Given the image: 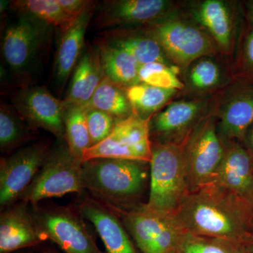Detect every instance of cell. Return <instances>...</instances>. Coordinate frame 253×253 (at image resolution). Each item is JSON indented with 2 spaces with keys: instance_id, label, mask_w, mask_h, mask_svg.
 I'll use <instances>...</instances> for the list:
<instances>
[{
  "instance_id": "obj_1",
  "label": "cell",
  "mask_w": 253,
  "mask_h": 253,
  "mask_svg": "<svg viewBox=\"0 0 253 253\" xmlns=\"http://www.w3.org/2000/svg\"><path fill=\"white\" fill-rule=\"evenodd\" d=\"M174 214L194 235L241 242L251 234L246 203L212 184L188 192Z\"/></svg>"
},
{
  "instance_id": "obj_2",
  "label": "cell",
  "mask_w": 253,
  "mask_h": 253,
  "mask_svg": "<svg viewBox=\"0 0 253 253\" xmlns=\"http://www.w3.org/2000/svg\"><path fill=\"white\" fill-rule=\"evenodd\" d=\"M84 191L116 211L142 206L150 182V164L144 161L94 158L82 164Z\"/></svg>"
},
{
  "instance_id": "obj_3",
  "label": "cell",
  "mask_w": 253,
  "mask_h": 253,
  "mask_svg": "<svg viewBox=\"0 0 253 253\" xmlns=\"http://www.w3.org/2000/svg\"><path fill=\"white\" fill-rule=\"evenodd\" d=\"M184 6V3L181 9L157 22L141 26L181 73L199 58L221 56L211 38L190 17Z\"/></svg>"
},
{
  "instance_id": "obj_4",
  "label": "cell",
  "mask_w": 253,
  "mask_h": 253,
  "mask_svg": "<svg viewBox=\"0 0 253 253\" xmlns=\"http://www.w3.org/2000/svg\"><path fill=\"white\" fill-rule=\"evenodd\" d=\"M184 143L168 144L152 142L149 199L144 204L146 209L162 214H174L189 192Z\"/></svg>"
},
{
  "instance_id": "obj_5",
  "label": "cell",
  "mask_w": 253,
  "mask_h": 253,
  "mask_svg": "<svg viewBox=\"0 0 253 253\" xmlns=\"http://www.w3.org/2000/svg\"><path fill=\"white\" fill-rule=\"evenodd\" d=\"M32 217L48 241L66 253H104L77 204L30 205Z\"/></svg>"
},
{
  "instance_id": "obj_6",
  "label": "cell",
  "mask_w": 253,
  "mask_h": 253,
  "mask_svg": "<svg viewBox=\"0 0 253 253\" xmlns=\"http://www.w3.org/2000/svg\"><path fill=\"white\" fill-rule=\"evenodd\" d=\"M82 164L66 142L51 147L39 172L18 201L36 205L69 194H83Z\"/></svg>"
},
{
  "instance_id": "obj_7",
  "label": "cell",
  "mask_w": 253,
  "mask_h": 253,
  "mask_svg": "<svg viewBox=\"0 0 253 253\" xmlns=\"http://www.w3.org/2000/svg\"><path fill=\"white\" fill-rule=\"evenodd\" d=\"M52 28L28 15H19L5 28L1 43L3 57L18 79L28 77L39 62L49 45Z\"/></svg>"
},
{
  "instance_id": "obj_8",
  "label": "cell",
  "mask_w": 253,
  "mask_h": 253,
  "mask_svg": "<svg viewBox=\"0 0 253 253\" xmlns=\"http://www.w3.org/2000/svg\"><path fill=\"white\" fill-rule=\"evenodd\" d=\"M225 149L212 111L196 126L184 145L188 190L195 191L212 184Z\"/></svg>"
},
{
  "instance_id": "obj_9",
  "label": "cell",
  "mask_w": 253,
  "mask_h": 253,
  "mask_svg": "<svg viewBox=\"0 0 253 253\" xmlns=\"http://www.w3.org/2000/svg\"><path fill=\"white\" fill-rule=\"evenodd\" d=\"M113 211L121 217L141 253H176L179 240L185 231L175 214L153 212L144 205L130 211Z\"/></svg>"
},
{
  "instance_id": "obj_10",
  "label": "cell",
  "mask_w": 253,
  "mask_h": 253,
  "mask_svg": "<svg viewBox=\"0 0 253 253\" xmlns=\"http://www.w3.org/2000/svg\"><path fill=\"white\" fill-rule=\"evenodd\" d=\"M218 94L208 97H176L150 120L151 141L184 144L196 126L212 111Z\"/></svg>"
},
{
  "instance_id": "obj_11",
  "label": "cell",
  "mask_w": 253,
  "mask_h": 253,
  "mask_svg": "<svg viewBox=\"0 0 253 253\" xmlns=\"http://www.w3.org/2000/svg\"><path fill=\"white\" fill-rule=\"evenodd\" d=\"M184 10L201 26L228 63L235 51L243 10L241 4L226 0H201L184 2Z\"/></svg>"
},
{
  "instance_id": "obj_12",
  "label": "cell",
  "mask_w": 253,
  "mask_h": 253,
  "mask_svg": "<svg viewBox=\"0 0 253 253\" xmlns=\"http://www.w3.org/2000/svg\"><path fill=\"white\" fill-rule=\"evenodd\" d=\"M150 120L132 113L118 121L114 129L102 142L88 149L83 163L94 158H116L150 163L152 142L150 136Z\"/></svg>"
},
{
  "instance_id": "obj_13",
  "label": "cell",
  "mask_w": 253,
  "mask_h": 253,
  "mask_svg": "<svg viewBox=\"0 0 253 253\" xmlns=\"http://www.w3.org/2000/svg\"><path fill=\"white\" fill-rule=\"evenodd\" d=\"M51 149V141L41 140L17 150L0 161L1 211L17 202L39 172Z\"/></svg>"
},
{
  "instance_id": "obj_14",
  "label": "cell",
  "mask_w": 253,
  "mask_h": 253,
  "mask_svg": "<svg viewBox=\"0 0 253 253\" xmlns=\"http://www.w3.org/2000/svg\"><path fill=\"white\" fill-rule=\"evenodd\" d=\"M184 3L172 0H107L101 3L95 25L106 31L141 27L175 12Z\"/></svg>"
},
{
  "instance_id": "obj_15",
  "label": "cell",
  "mask_w": 253,
  "mask_h": 253,
  "mask_svg": "<svg viewBox=\"0 0 253 253\" xmlns=\"http://www.w3.org/2000/svg\"><path fill=\"white\" fill-rule=\"evenodd\" d=\"M13 106L35 129L49 131L60 141L65 139L64 100L55 97L44 86H26L11 99Z\"/></svg>"
},
{
  "instance_id": "obj_16",
  "label": "cell",
  "mask_w": 253,
  "mask_h": 253,
  "mask_svg": "<svg viewBox=\"0 0 253 253\" xmlns=\"http://www.w3.org/2000/svg\"><path fill=\"white\" fill-rule=\"evenodd\" d=\"M214 113L222 139L241 143L253 123V84L231 83L218 94Z\"/></svg>"
},
{
  "instance_id": "obj_17",
  "label": "cell",
  "mask_w": 253,
  "mask_h": 253,
  "mask_svg": "<svg viewBox=\"0 0 253 253\" xmlns=\"http://www.w3.org/2000/svg\"><path fill=\"white\" fill-rule=\"evenodd\" d=\"M84 192L80 195L76 204L94 226L106 253H139L121 217L99 200Z\"/></svg>"
},
{
  "instance_id": "obj_18",
  "label": "cell",
  "mask_w": 253,
  "mask_h": 253,
  "mask_svg": "<svg viewBox=\"0 0 253 253\" xmlns=\"http://www.w3.org/2000/svg\"><path fill=\"white\" fill-rule=\"evenodd\" d=\"M47 241L32 217L29 204L18 201L1 211L0 253L38 247Z\"/></svg>"
},
{
  "instance_id": "obj_19",
  "label": "cell",
  "mask_w": 253,
  "mask_h": 253,
  "mask_svg": "<svg viewBox=\"0 0 253 253\" xmlns=\"http://www.w3.org/2000/svg\"><path fill=\"white\" fill-rule=\"evenodd\" d=\"M224 141V155L212 184L247 204L253 193L252 160L239 141Z\"/></svg>"
},
{
  "instance_id": "obj_20",
  "label": "cell",
  "mask_w": 253,
  "mask_h": 253,
  "mask_svg": "<svg viewBox=\"0 0 253 253\" xmlns=\"http://www.w3.org/2000/svg\"><path fill=\"white\" fill-rule=\"evenodd\" d=\"M184 89L177 97H208L220 92L234 82L229 63L221 56H204L182 73Z\"/></svg>"
},
{
  "instance_id": "obj_21",
  "label": "cell",
  "mask_w": 253,
  "mask_h": 253,
  "mask_svg": "<svg viewBox=\"0 0 253 253\" xmlns=\"http://www.w3.org/2000/svg\"><path fill=\"white\" fill-rule=\"evenodd\" d=\"M96 1L78 16L69 27L61 32L55 57L54 80L58 89H62L70 75L81 59L85 44L84 38L88 26L96 10Z\"/></svg>"
},
{
  "instance_id": "obj_22",
  "label": "cell",
  "mask_w": 253,
  "mask_h": 253,
  "mask_svg": "<svg viewBox=\"0 0 253 253\" xmlns=\"http://www.w3.org/2000/svg\"><path fill=\"white\" fill-rule=\"evenodd\" d=\"M105 76L99 47L85 46L73 71L65 102L87 105Z\"/></svg>"
},
{
  "instance_id": "obj_23",
  "label": "cell",
  "mask_w": 253,
  "mask_h": 253,
  "mask_svg": "<svg viewBox=\"0 0 253 253\" xmlns=\"http://www.w3.org/2000/svg\"><path fill=\"white\" fill-rule=\"evenodd\" d=\"M99 40L126 50L140 66L151 63L173 66L157 42L141 27L107 30L101 33Z\"/></svg>"
},
{
  "instance_id": "obj_24",
  "label": "cell",
  "mask_w": 253,
  "mask_h": 253,
  "mask_svg": "<svg viewBox=\"0 0 253 253\" xmlns=\"http://www.w3.org/2000/svg\"><path fill=\"white\" fill-rule=\"evenodd\" d=\"M101 62L106 77L126 89L140 83L139 63L132 55L121 48L98 40Z\"/></svg>"
},
{
  "instance_id": "obj_25",
  "label": "cell",
  "mask_w": 253,
  "mask_h": 253,
  "mask_svg": "<svg viewBox=\"0 0 253 253\" xmlns=\"http://www.w3.org/2000/svg\"><path fill=\"white\" fill-rule=\"evenodd\" d=\"M133 113L144 120H151L156 113L175 99L180 91L164 89L140 83L126 89Z\"/></svg>"
},
{
  "instance_id": "obj_26",
  "label": "cell",
  "mask_w": 253,
  "mask_h": 253,
  "mask_svg": "<svg viewBox=\"0 0 253 253\" xmlns=\"http://www.w3.org/2000/svg\"><path fill=\"white\" fill-rule=\"evenodd\" d=\"M229 66L234 81L253 85V23L244 11L235 51Z\"/></svg>"
},
{
  "instance_id": "obj_27",
  "label": "cell",
  "mask_w": 253,
  "mask_h": 253,
  "mask_svg": "<svg viewBox=\"0 0 253 253\" xmlns=\"http://www.w3.org/2000/svg\"><path fill=\"white\" fill-rule=\"evenodd\" d=\"M87 106L107 113L118 121L129 117L133 113L126 89L113 83L106 76Z\"/></svg>"
},
{
  "instance_id": "obj_28",
  "label": "cell",
  "mask_w": 253,
  "mask_h": 253,
  "mask_svg": "<svg viewBox=\"0 0 253 253\" xmlns=\"http://www.w3.org/2000/svg\"><path fill=\"white\" fill-rule=\"evenodd\" d=\"M86 112L87 105L67 104L66 103L64 112L66 143L73 155L82 162L84 153L91 147Z\"/></svg>"
},
{
  "instance_id": "obj_29",
  "label": "cell",
  "mask_w": 253,
  "mask_h": 253,
  "mask_svg": "<svg viewBox=\"0 0 253 253\" xmlns=\"http://www.w3.org/2000/svg\"><path fill=\"white\" fill-rule=\"evenodd\" d=\"M36 131L17 112L13 105H1L0 109V149L9 153L27 142Z\"/></svg>"
},
{
  "instance_id": "obj_30",
  "label": "cell",
  "mask_w": 253,
  "mask_h": 253,
  "mask_svg": "<svg viewBox=\"0 0 253 253\" xmlns=\"http://www.w3.org/2000/svg\"><path fill=\"white\" fill-rule=\"evenodd\" d=\"M9 8L18 14L38 18L60 31L69 27L76 19L63 11L57 0H15L10 1Z\"/></svg>"
},
{
  "instance_id": "obj_31",
  "label": "cell",
  "mask_w": 253,
  "mask_h": 253,
  "mask_svg": "<svg viewBox=\"0 0 253 253\" xmlns=\"http://www.w3.org/2000/svg\"><path fill=\"white\" fill-rule=\"evenodd\" d=\"M177 253H244L241 242L194 235L184 232L178 244Z\"/></svg>"
},
{
  "instance_id": "obj_32",
  "label": "cell",
  "mask_w": 253,
  "mask_h": 253,
  "mask_svg": "<svg viewBox=\"0 0 253 253\" xmlns=\"http://www.w3.org/2000/svg\"><path fill=\"white\" fill-rule=\"evenodd\" d=\"M181 71L175 66L162 63L141 65L139 77L141 83L149 85L182 91L184 84L179 77Z\"/></svg>"
},
{
  "instance_id": "obj_33",
  "label": "cell",
  "mask_w": 253,
  "mask_h": 253,
  "mask_svg": "<svg viewBox=\"0 0 253 253\" xmlns=\"http://www.w3.org/2000/svg\"><path fill=\"white\" fill-rule=\"evenodd\" d=\"M86 122L91 147L109 137L118 121L107 113L87 106Z\"/></svg>"
},
{
  "instance_id": "obj_34",
  "label": "cell",
  "mask_w": 253,
  "mask_h": 253,
  "mask_svg": "<svg viewBox=\"0 0 253 253\" xmlns=\"http://www.w3.org/2000/svg\"><path fill=\"white\" fill-rule=\"evenodd\" d=\"M94 1L86 0H57L61 9L71 18H76L92 4Z\"/></svg>"
},
{
  "instance_id": "obj_35",
  "label": "cell",
  "mask_w": 253,
  "mask_h": 253,
  "mask_svg": "<svg viewBox=\"0 0 253 253\" xmlns=\"http://www.w3.org/2000/svg\"><path fill=\"white\" fill-rule=\"evenodd\" d=\"M241 144L249 153L253 165V123L246 131Z\"/></svg>"
},
{
  "instance_id": "obj_36",
  "label": "cell",
  "mask_w": 253,
  "mask_h": 253,
  "mask_svg": "<svg viewBox=\"0 0 253 253\" xmlns=\"http://www.w3.org/2000/svg\"><path fill=\"white\" fill-rule=\"evenodd\" d=\"M244 253H253V234H250L241 241Z\"/></svg>"
},
{
  "instance_id": "obj_37",
  "label": "cell",
  "mask_w": 253,
  "mask_h": 253,
  "mask_svg": "<svg viewBox=\"0 0 253 253\" xmlns=\"http://www.w3.org/2000/svg\"><path fill=\"white\" fill-rule=\"evenodd\" d=\"M246 205H247L248 214H249L250 231H251V234H253V193Z\"/></svg>"
},
{
  "instance_id": "obj_38",
  "label": "cell",
  "mask_w": 253,
  "mask_h": 253,
  "mask_svg": "<svg viewBox=\"0 0 253 253\" xmlns=\"http://www.w3.org/2000/svg\"><path fill=\"white\" fill-rule=\"evenodd\" d=\"M241 6H242V9L243 11H244V14H246L253 23V0L246 1L244 4H241Z\"/></svg>"
},
{
  "instance_id": "obj_39",
  "label": "cell",
  "mask_w": 253,
  "mask_h": 253,
  "mask_svg": "<svg viewBox=\"0 0 253 253\" xmlns=\"http://www.w3.org/2000/svg\"><path fill=\"white\" fill-rule=\"evenodd\" d=\"M10 5V1H2L1 0V3H0V11H1V14L4 12L5 10L9 9Z\"/></svg>"
},
{
  "instance_id": "obj_40",
  "label": "cell",
  "mask_w": 253,
  "mask_h": 253,
  "mask_svg": "<svg viewBox=\"0 0 253 253\" xmlns=\"http://www.w3.org/2000/svg\"><path fill=\"white\" fill-rule=\"evenodd\" d=\"M37 253H59L56 252V251L51 249H48V248H41L38 250Z\"/></svg>"
},
{
  "instance_id": "obj_41",
  "label": "cell",
  "mask_w": 253,
  "mask_h": 253,
  "mask_svg": "<svg viewBox=\"0 0 253 253\" xmlns=\"http://www.w3.org/2000/svg\"></svg>"
}]
</instances>
